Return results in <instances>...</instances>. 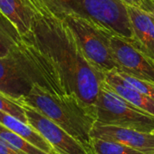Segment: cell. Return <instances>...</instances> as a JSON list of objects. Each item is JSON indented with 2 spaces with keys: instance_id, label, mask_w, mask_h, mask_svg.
Instances as JSON below:
<instances>
[{
  "instance_id": "6da1fadb",
  "label": "cell",
  "mask_w": 154,
  "mask_h": 154,
  "mask_svg": "<svg viewBox=\"0 0 154 154\" xmlns=\"http://www.w3.org/2000/svg\"><path fill=\"white\" fill-rule=\"evenodd\" d=\"M33 12L31 31L22 37L36 46L55 66L70 94L94 111L104 73L85 56L71 29L40 0H25Z\"/></svg>"
},
{
  "instance_id": "7a4b0ae2",
  "label": "cell",
  "mask_w": 154,
  "mask_h": 154,
  "mask_svg": "<svg viewBox=\"0 0 154 154\" xmlns=\"http://www.w3.org/2000/svg\"><path fill=\"white\" fill-rule=\"evenodd\" d=\"M54 122L80 141L92 154L91 130L95 122L94 111L85 106L74 95L52 94L37 85L18 100Z\"/></svg>"
},
{
  "instance_id": "3957f363",
  "label": "cell",
  "mask_w": 154,
  "mask_h": 154,
  "mask_svg": "<svg viewBox=\"0 0 154 154\" xmlns=\"http://www.w3.org/2000/svg\"><path fill=\"white\" fill-rule=\"evenodd\" d=\"M55 17L75 16L91 20L138 48L126 6L121 0H40Z\"/></svg>"
},
{
  "instance_id": "277c9868",
  "label": "cell",
  "mask_w": 154,
  "mask_h": 154,
  "mask_svg": "<svg viewBox=\"0 0 154 154\" xmlns=\"http://www.w3.org/2000/svg\"><path fill=\"white\" fill-rule=\"evenodd\" d=\"M71 29L89 63L103 72L119 69L110 45L112 34L109 29L84 17L66 16L62 18Z\"/></svg>"
},
{
  "instance_id": "5b68a950",
  "label": "cell",
  "mask_w": 154,
  "mask_h": 154,
  "mask_svg": "<svg viewBox=\"0 0 154 154\" xmlns=\"http://www.w3.org/2000/svg\"><path fill=\"white\" fill-rule=\"evenodd\" d=\"M95 122L143 131H154V115L149 114L116 94L103 81L94 103Z\"/></svg>"
},
{
  "instance_id": "8992f818",
  "label": "cell",
  "mask_w": 154,
  "mask_h": 154,
  "mask_svg": "<svg viewBox=\"0 0 154 154\" xmlns=\"http://www.w3.org/2000/svg\"><path fill=\"white\" fill-rule=\"evenodd\" d=\"M21 103L25 109L27 122L47 140L56 154H92L80 141L54 122L32 106Z\"/></svg>"
},
{
  "instance_id": "52a82bcc",
  "label": "cell",
  "mask_w": 154,
  "mask_h": 154,
  "mask_svg": "<svg viewBox=\"0 0 154 154\" xmlns=\"http://www.w3.org/2000/svg\"><path fill=\"white\" fill-rule=\"evenodd\" d=\"M110 45L119 64V70L140 80L154 83V60L152 58L116 34L112 35Z\"/></svg>"
},
{
  "instance_id": "ba28073f",
  "label": "cell",
  "mask_w": 154,
  "mask_h": 154,
  "mask_svg": "<svg viewBox=\"0 0 154 154\" xmlns=\"http://www.w3.org/2000/svg\"><path fill=\"white\" fill-rule=\"evenodd\" d=\"M90 136L117 141L145 154H154V131H143L94 122Z\"/></svg>"
},
{
  "instance_id": "9c48e42d",
  "label": "cell",
  "mask_w": 154,
  "mask_h": 154,
  "mask_svg": "<svg viewBox=\"0 0 154 154\" xmlns=\"http://www.w3.org/2000/svg\"><path fill=\"white\" fill-rule=\"evenodd\" d=\"M32 85L13 54L7 58L0 57V93L18 101L29 93Z\"/></svg>"
},
{
  "instance_id": "30bf717a",
  "label": "cell",
  "mask_w": 154,
  "mask_h": 154,
  "mask_svg": "<svg viewBox=\"0 0 154 154\" xmlns=\"http://www.w3.org/2000/svg\"><path fill=\"white\" fill-rule=\"evenodd\" d=\"M131 26L138 49L154 60V20L149 13L138 8L126 6Z\"/></svg>"
},
{
  "instance_id": "8fae6325",
  "label": "cell",
  "mask_w": 154,
  "mask_h": 154,
  "mask_svg": "<svg viewBox=\"0 0 154 154\" xmlns=\"http://www.w3.org/2000/svg\"><path fill=\"white\" fill-rule=\"evenodd\" d=\"M0 13L14 26L20 36L31 31L33 12L25 0H0Z\"/></svg>"
},
{
  "instance_id": "7c38bea8",
  "label": "cell",
  "mask_w": 154,
  "mask_h": 154,
  "mask_svg": "<svg viewBox=\"0 0 154 154\" xmlns=\"http://www.w3.org/2000/svg\"><path fill=\"white\" fill-rule=\"evenodd\" d=\"M104 82L116 94L130 102L131 104L149 114L154 115V99L121 82L117 78L113 70L104 72Z\"/></svg>"
},
{
  "instance_id": "4fadbf2b",
  "label": "cell",
  "mask_w": 154,
  "mask_h": 154,
  "mask_svg": "<svg viewBox=\"0 0 154 154\" xmlns=\"http://www.w3.org/2000/svg\"><path fill=\"white\" fill-rule=\"evenodd\" d=\"M0 123L48 154H56L47 140L29 123L0 111Z\"/></svg>"
},
{
  "instance_id": "5bb4252c",
  "label": "cell",
  "mask_w": 154,
  "mask_h": 154,
  "mask_svg": "<svg viewBox=\"0 0 154 154\" xmlns=\"http://www.w3.org/2000/svg\"><path fill=\"white\" fill-rule=\"evenodd\" d=\"M19 39V33L0 13V57H9L15 51Z\"/></svg>"
},
{
  "instance_id": "9a60e30c",
  "label": "cell",
  "mask_w": 154,
  "mask_h": 154,
  "mask_svg": "<svg viewBox=\"0 0 154 154\" xmlns=\"http://www.w3.org/2000/svg\"><path fill=\"white\" fill-rule=\"evenodd\" d=\"M0 140L20 154H48L0 123Z\"/></svg>"
},
{
  "instance_id": "2e32d148",
  "label": "cell",
  "mask_w": 154,
  "mask_h": 154,
  "mask_svg": "<svg viewBox=\"0 0 154 154\" xmlns=\"http://www.w3.org/2000/svg\"><path fill=\"white\" fill-rule=\"evenodd\" d=\"M91 149L94 154H145L117 141L91 138Z\"/></svg>"
},
{
  "instance_id": "e0dca14e",
  "label": "cell",
  "mask_w": 154,
  "mask_h": 154,
  "mask_svg": "<svg viewBox=\"0 0 154 154\" xmlns=\"http://www.w3.org/2000/svg\"><path fill=\"white\" fill-rule=\"evenodd\" d=\"M113 72L121 82L129 85L132 89L154 99V83L140 80L137 77L128 74L119 69H114Z\"/></svg>"
},
{
  "instance_id": "ac0fdd59",
  "label": "cell",
  "mask_w": 154,
  "mask_h": 154,
  "mask_svg": "<svg viewBox=\"0 0 154 154\" xmlns=\"http://www.w3.org/2000/svg\"><path fill=\"white\" fill-rule=\"evenodd\" d=\"M0 111L8 113L24 122H27L26 114L22 103L1 93H0Z\"/></svg>"
},
{
  "instance_id": "d6986e66",
  "label": "cell",
  "mask_w": 154,
  "mask_h": 154,
  "mask_svg": "<svg viewBox=\"0 0 154 154\" xmlns=\"http://www.w3.org/2000/svg\"><path fill=\"white\" fill-rule=\"evenodd\" d=\"M125 6H131L149 12L153 6V0H121Z\"/></svg>"
},
{
  "instance_id": "ffe728a7",
  "label": "cell",
  "mask_w": 154,
  "mask_h": 154,
  "mask_svg": "<svg viewBox=\"0 0 154 154\" xmlns=\"http://www.w3.org/2000/svg\"><path fill=\"white\" fill-rule=\"evenodd\" d=\"M0 154H20L17 150L8 147L3 141L0 140Z\"/></svg>"
},
{
  "instance_id": "44dd1931",
  "label": "cell",
  "mask_w": 154,
  "mask_h": 154,
  "mask_svg": "<svg viewBox=\"0 0 154 154\" xmlns=\"http://www.w3.org/2000/svg\"><path fill=\"white\" fill-rule=\"evenodd\" d=\"M148 13L150 14V16L152 17V18H153V20H154V0H153V6H152V8L149 9V11Z\"/></svg>"
}]
</instances>
